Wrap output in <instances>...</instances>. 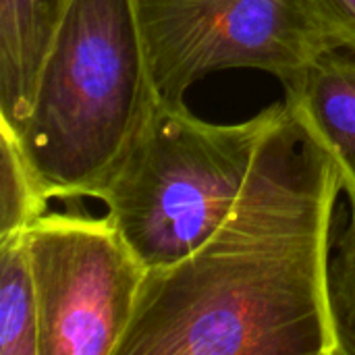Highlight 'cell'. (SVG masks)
<instances>
[{"instance_id":"cell-1","label":"cell","mask_w":355,"mask_h":355,"mask_svg":"<svg viewBox=\"0 0 355 355\" xmlns=\"http://www.w3.org/2000/svg\"><path fill=\"white\" fill-rule=\"evenodd\" d=\"M339 191L324 152L187 258L148 270L116 355H339L329 306Z\"/></svg>"},{"instance_id":"cell-2","label":"cell","mask_w":355,"mask_h":355,"mask_svg":"<svg viewBox=\"0 0 355 355\" xmlns=\"http://www.w3.org/2000/svg\"><path fill=\"white\" fill-rule=\"evenodd\" d=\"M320 154L324 148L287 100L241 123H210L185 102H160L96 200L146 268L156 270L187 258Z\"/></svg>"},{"instance_id":"cell-3","label":"cell","mask_w":355,"mask_h":355,"mask_svg":"<svg viewBox=\"0 0 355 355\" xmlns=\"http://www.w3.org/2000/svg\"><path fill=\"white\" fill-rule=\"evenodd\" d=\"M160 102L137 0H73L25 119L8 127L50 200L96 198Z\"/></svg>"},{"instance_id":"cell-4","label":"cell","mask_w":355,"mask_h":355,"mask_svg":"<svg viewBox=\"0 0 355 355\" xmlns=\"http://www.w3.org/2000/svg\"><path fill=\"white\" fill-rule=\"evenodd\" d=\"M158 96L185 102L210 73L258 69L287 83L339 46L312 0H137Z\"/></svg>"},{"instance_id":"cell-5","label":"cell","mask_w":355,"mask_h":355,"mask_svg":"<svg viewBox=\"0 0 355 355\" xmlns=\"http://www.w3.org/2000/svg\"><path fill=\"white\" fill-rule=\"evenodd\" d=\"M40 302V355H116L148 277L106 216L46 212L25 231Z\"/></svg>"},{"instance_id":"cell-6","label":"cell","mask_w":355,"mask_h":355,"mask_svg":"<svg viewBox=\"0 0 355 355\" xmlns=\"http://www.w3.org/2000/svg\"><path fill=\"white\" fill-rule=\"evenodd\" d=\"M283 87L291 110L329 154L355 218V48L322 52Z\"/></svg>"},{"instance_id":"cell-7","label":"cell","mask_w":355,"mask_h":355,"mask_svg":"<svg viewBox=\"0 0 355 355\" xmlns=\"http://www.w3.org/2000/svg\"><path fill=\"white\" fill-rule=\"evenodd\" d=\"M73 0H0V121L17 127Z\"/></svg>"},{"instance_id":"cell-8","label":"cell","mask_w":355,"mask_h":355,"mask_svg":"<svg viewBox=\"0 0 355 355\" xmlns=\"http://www.w3.org/2000/svg\"><path fill=\"white\" fill-rule=\"evenodd\" d=\"M0 355H40V302L23 231L0 237Z\"/></svg>"},{"instance_id":"cell-9","label":"cell","mask_w":355,"mask_h":355,"mask_svg":"<svg viewBox=\"0 0 355 355\" xmlns=\"http://www.w3.org/2000/svg\"><path fill=\"white\" fill-rule=\"evenodd\" d=\"M48 202L12 129L0 121V237L25 231L48 212Z\"/></svg>"},{"instance_id":"cell-10","label":"cell","mask_w":355,"mask_h":355,"mask_svg":"<svg viewBox=\"0 0 355 355\" xmlns=\"http://www.w3.org/2000/svg\"><path fill=\"white\" fill-rule=\"evenodd\" d=\"M329 306L339 355H355V218H349V225L333 241Z\"/></svg>"},{"instance_id":"cell-11","label":"cell","mask_w":355,"mask_h":355,"mask_svg":"<svg viewBox=\"0 0 355 355\" xmlns=\"http://www.w3.org/2000/svg\"><path fill=\"white\" fill-rule=\"evenodd\" d=\"M339 46L355 48V0H312Z\"/></svg>"}]
</instances>
